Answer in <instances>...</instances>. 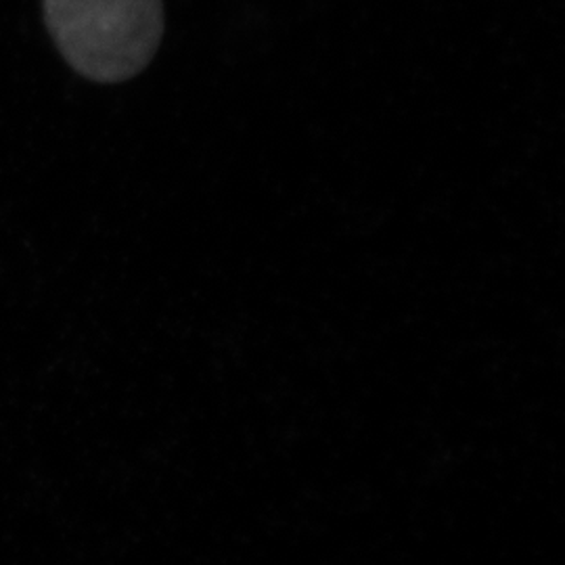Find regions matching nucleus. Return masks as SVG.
<instances>
[{
  "instance_id": "obj_1",
  "label": "nucleus",
  "mask_w": 565,
  "mask_h": 565,
  "mask_svg": "<svg viewBox=\"0 0 565 565\" xmlns=\"http://www.w3.org/2000/svg\"><path fill=\"white\" fill-rule=\"evenodd\" d=\"M63 60L102 84L130 81L151 63L163 34L162 0H44Z\"/></svg>"
}]
</instances>
